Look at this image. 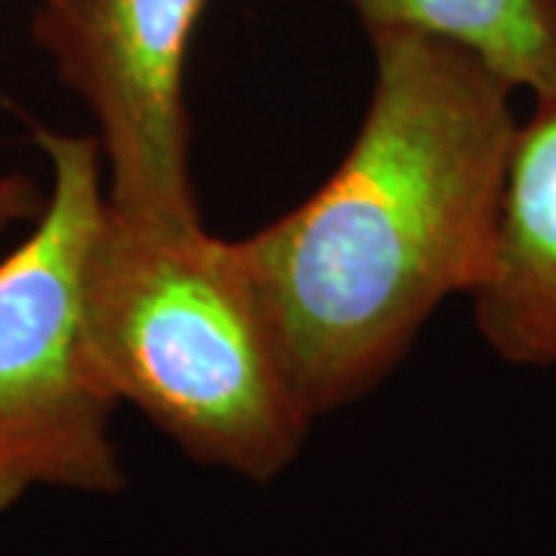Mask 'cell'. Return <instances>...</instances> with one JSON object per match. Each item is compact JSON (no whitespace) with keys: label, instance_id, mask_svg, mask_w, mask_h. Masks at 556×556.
I'll return each instance as SVG.
<instances>
[{"label":"cell","instance_id":"6","mask_svg":"<svg viewBox=\"0 0 556 556\" xmlns=\"http://www.w3.org/2000/svg\"><path fill=\"white\" fill-rule=\"evenodd\" d=\"M368 31L405 28L457 43L517 93L556 90V0H346Z\"/></svg>","mask_w":556,"mask_h":556},{"label":"cell","instance_id":"4","mask_svg":"<svg viewBox=\"0 0 556 556\" xmlns=\"http://www.w3.org/2000/svg\"><path fill=\"white\" fill-rule=\"evenodd\" d=\"M207 0H38L31 35L90 112L105 204L159 226H204L189 167L186 56Z\"/></svg>","mask_w":556,"mask_h":556},{"label":"cell","instance_id":"7","mask_svg":"<svg viewBox=\"0 0 556 556\" xmlns=\"http://www.w3.org/2000/svg\"><path fill=\"white\" fill-rule=\"evenodd\" d=\"M43 192L38 182L25 174H3L0 177V232L20 223H35L43 211Z\"/></svg>","mask_w":556,"mask_h":556},{"label":"cell","instance_id":"2","mask_svg":"<svg viewBox=\"0 0 556 556\" xmlns=\"http://www.w3.org/2000/svg\"><path fill=\"white\" fill-rule=\"evenodd\" d=\"M80 340L102 390L189 460L273 482L313 427L232 239L102 217L80 269Z\"/></svg>","mask_w":556,"mask_h":556},{"label":"cell","instance_id":"5","mask_svg":"<svg viewBox=\"0 0 556 556\" xmlns=\"http://www.w3.org/2000/svg\"><path fill=\"white\" fill-rule=\"evenodd\" d=\"M470 303L501 362L556 368V90L532 97L519 118L492 254Z\"/></svg>","mask_w":556,"mask_h":556},{"label":"cell","instance_id":"3","mask_svg":"<svg viewBox=\"0 0 556 556\" xmlns=\"http://www.w3.org/2000/svg\"><path fill=\"white\" fill-rule=\"evenodd\" d=\"M50 189L31 236L0 260V514L35 489L118 495V402L80 340V269L105 204L97 137L35 130Z\"/></svg>","mask_w":556,"mask_h":556},{"label":"cell","instance_id":"1","mask_svg":"<svg viewBox=\"0 0 556 556\" xmlns=\"http://www.w3.org/2000/svg\"><path fill=\"white\" fill-rule=\"evenodd\" d=\"M375 84L338 170L232 239L313 417L375 393L492 254L517 90L448 40L368 31Z\"/></svg>","mask_w":556,"mask_h":556}]
</instances>
